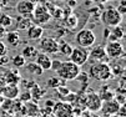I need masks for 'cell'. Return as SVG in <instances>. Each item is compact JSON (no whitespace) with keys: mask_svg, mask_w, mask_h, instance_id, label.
<instances>
[{"mask_svg":"<svg viewBox=\"0 0 126 117\" xmlns=\"http://www.w3.org/2000/svg\"><path fill=\"white\" fill-rule=\"evenodd\" d=\"M71 51H73V46H71L69 42H61L59 44V52L64 56H69L71 54Z\"/></svg>","mask_w":126,"mask_h":117,"instance_id":"28","label":"cell"},{"mask_svg":"<svg viewBox=\"0 0 126 117\" xmlns=\"http://www.w3.org/2000/svg\"><path fill=\"white\" fill-rule=\"evenodd\" d=\"M6 39V44L10 47H16L20 45V34L19 31L15 30V31H6V34L4 36Z\"/></svg>","mask_w":126,"mask_h":117,"instance_id":"17","label":"cell"},{"mask_svg":"<svg viewBox=\"0 0 126 117\" xmlns=\"http://www.w3.org/2000/svg\"><path fill=\"white\" fill-rule=\"evenodd\" d=\"M100 98H101V101H109V100H112L115 97V92L114 91H110L109 87H102L101 89V93L99 95Z\"/></svg>","mask_w":126,"mask_h":117,"instance_id":"27","label":"cell"},{"mask_svg":"<svg viewBox=\"0 0 126 117\" xmlns=\"http://www.w3.org/2000/svg\"><path fill=\"white\" fill-rule=\"evenodd\" d=\"M17 98H19L20 102L26 104V102L31 101V93H30L29 90H25V91H23V92L20 91V93H19V96H17Z\"/></svg>","mask_w":126,"mask_h":117,"instance_id":"31","label":"cell"},{"mask_svg":"<svg viewBox=\"0 0 126 117\" xmlns=\"http://www.w3.org/2000/svg\"><path fill=\"white\" fill-rule=\"evenodd\" d=\"M107 60H109V57H107V55H106L105 47L101 46V45L94 46L89 51L87 61H90L91 64H95V62H107Z\"/></svg>","mask_w":126,"mask_h":117,"instance_id":"8","label":"cell"},{"mask_svg":"<svg viewBox=\"0 0 126 117\" xmlns=\"http://www.w3.org/2000/svg\"><path fill=\"white\" fill-rule=\"evenodd\" d=\"M109 67L111 70L112 76H122L124 72H125V67H124V65L121 62L114 61L112 64H109Z\"/></svg>","mask_w":126,"mask_h":117,"instance_id":"23","label":"cell"},{"mask_svg":"<svg viewBox=\"0 0 126 117\" xmlns=\"http://www.w3.org/2000/svg\"><path fill=\"white\" fill-rule=\"evenodd\" d=\"M65 82H66V81L61 80V78L58 77V76H52V77H50V78L46 81V86H47L49 89H56V87H59V86H64Z\"/></svg>","mask_w":126,"mask_h":117,"instance_id":"25","label":"cell"},{"mask_svg":"<svg viewBox=\"0 0 126 117\" xmlns=\"http://www.w3.org/2000/svg\"><path fill=\"white\" fill-rule=\"evenodd\" d=\"M0 10H1V6H0Z\"/></svg>","mask_w":126,"mask_h":117,"instance_id":"49","label":"cell"},{"mask_svg":"<svg viewBox=\"0 0 126 117\" xmlns=\"http://www.w3.org/2000/svg\"><path fill=\"white\" fill-rule=\"evenodd\" d=\"M66 25L70 27V29H75L76 25H78V18L76 15H70L66 18Z\"/></svg>","mask_w":126,"mask_h":117,"instance_id":"33","label":"cell"},{"mask_svg":"<svg viewBox=\"0 0 126 117\" xmlns=\"http://www.w3.org/2000/svg\"><path fill=\"white\" fill-rule=\"evenodd\" d=\"M24 67H25V70H26L29 74H31V75L41 76L43 72H44V70H43V69H41L35 61H30V62L25 64V65H24Z\"/></svg>","mask_w":126,"mask_h":117,"instance_id":"20","label":"cell"},{"mask_svg":"<svg viewBox=\"0 0 126 117\" xmlns=\"http://www.w3.org/2000/svg\"><path fill=\"white\" fill-rule=\"evenodd\" d=\"M101 104H102V101H101L100 96L96 92H90L86 96V107L89 110L96 112L101 108Z\"/></svg>","mask_w":126,"mask_h":117,"instance_id":"13","label":"cell"},{"mask_svg":"<svg viewBox=\"0 0 126 117\" xmlns=\"http://www.w3.org/2000/svg\"><path fill=\"white\" fill-rule=\"evenodd\" d=\"M35 62H36L40 67L45 71V70H50V66H51V59L47 54L44 52H39L36 59H35Z\"/></svg>","mask_w":126,"mask_h":117,"instance_id":"19","label":"cell"},{"mask_svg":"<svg viewBox=\"0 0 126 117\" xmlns=\"http://www.w3.org/2000/svg\"><path fill=\"white\" fill-rule=\"evenodd\" d=\"M52 113L55 117H73L74 110L69 102H55L52 107Z\"/></svg>","mask_w":126,"mask_h":117,"instance_id":"10","label":"cell"},{"mask_svg":"<svg viewBox=\"0 0 126 117\" xmlns=\"http://www.w3.org/2000/svg\"><path fill=\"white\" fill-rule=\"evenodd\" d=\"M24 107H25V111L29 112L28 115L31 116V117L39 115V112H40V108L38 107V104H36V102H31V101H29V102L24 104Z\"/></svg>","mask_w":126,"mask_h":117,"instance_id":"24","label":"cell"},{"mask_svg":"<svg viewBox=\"0 0 126 117\" xmlns=\"http://www.w3.org/2000/svg\"><path fill=\"white\" fill-rule=\"evenodd\" d=\"M120 106H121V105L116 101V100L112 98V100H109V101H102L100 110H101L105 115H107V116H112V115H116V113H117Z\"/></svg>","mask_w":126,"mask_h":117,"instance_id":"12","label":"cell"},{"mask_svg":"<svg viewBox=\"0 0 126 117\" xmlns=\"http://www.w3.org/2000/svg\"><path fill=\"white\" fill-rule=\"evenodd\" d=\"M0 25L3 27H9L13 25V18L8 14H0Z\"/></svg>","mask_w":126,"mask_h":117,"instance_id":"30","label":"cell"},{"mask_svg":"<svg viewBox=\"0 0 126 117\" xmlns=\"http://www.w3.org/2000/svg\"><path fill=\"white\" fill-rule=\"evenodd\" d=\"M119 1H121V0H119Z\"/></svg>","mask_w":126,"mask_h":117,"instance_id":"50","label":"cell"},{"mask_svg":"<svg viewBox=\"0 0 126 117\" xmlns=\"http://www.w3.org/2000/svg\"><path fill=\"white\" fill-rule=\"evenodd\" d=\"M11 64L15 66L16 69H20V67H24V65L26 64V60L21 56V54H19V55H15L11 59Z\"/></svg>","mask_w":126,"mask_h":117,"instance_id":"29","label":"cell"},{"mask_svg":"<svg viewBox=\"0 0 126 117\" xmlns=\"http://www.w3.org/2000/svg\"><path fill=\"white\" fill-rule=\"evenodd\" d=\"M114 98L116 100L120 105H124L125 104V93H122V92H116Z\"/></svg>","mask_w":126,"mask_h":117,"instance_id":"35","label":"cell"},{"mask_svg":"<svg viewBox=\"0 0 126 117\" xmlns=\"http://www.w3.org/2000/svg\"><path fill=\"white\" fill-rule=\"evenodd\" d=\"M3 101H4V97L0 95V106H1V104H3Z\"/></svg>","mask_w":126,"mask_h":117,"instance_id":"47","label":"cell"},{"mask_svg":"<svg viewBox=\"0 0 126 117\" xmlns=\"http://www.w3.org/2000/svg\"><path fill=\"white\" fill-rule=\"evenodd\" d=\"M13 102H14V100H10V98H4V101L1 104V107L4 112L6 113H10L11 112V107H13Z\"/></svg>","mask_w":126,"mask_h":117,"instance_id":"32","label":"cell"},{"mask_svg":"<svg viewBox=\"0 0 126 117\" xmlns=\"http://www.w3.org/2000/svg\"><path fill=\"white\" fill-rule=\"evenodd\" d=\"M116 9H117V11H119L121 15H124V14L126 13V1H125V0H121L120 4H119V6H117Z\"/></svg>","mask_w":126,"mask_h":117,"instance_id":"37","label":"cell"},{"mask_svg":"<svg viewBox=\"0 0 126 117\" xmlns=\"http://www.w3.org/2000/svg\"><path fill=\"white\" fill-rule=\"evenodd\" d=\"M89 76L96 81H109L112 77L109 64L106 62H95L91 64L89 69Z\"/></svg>","mask_w":126,"mask_h":117,"instance_id":"2","label":"cell"},{"mask_svg":"<svg viewBox=\"0 0 126 117\" xmlns=\"http://www.w3.org/2000/svg\"><path fill=\"white\" fill-rule=\"evenodd\" d=\"M8 1H9V0H0V6H1V8H4V6H6V4H8Z\"/></svg>","mask_w":126,"mask_h":117,"instance_id":"44","label":"cell"},{"mask_svg":"<svg viewBox=\"0 0 126 117\" xmlns=\"http://www.w3.org/2000/svg\"><path fill=\"white\" fill-rule=\"evenodd\" d=\"M25 31H26V36L29 40H40L44 34L43 27L36 24H31Z\"/></svg>","mask_w":126,"mask_h":117,"instance_id":"15","label":"cell"},{"mask_svg":"<svg viewBox=\"0 0 126 117\" xmlns=\"http://www.w3.org/2000/svg\"><path fill=\"white\" fill-rule=\"evenodd\" d=\"M5 85H6V83L4 82V80H3V78H0V93H1L3 89L5 87Z\"/></svg>","mask_w":126,"mask_h":117,"instance_id":"42","label":"cell"},{"mask_svg":"<svg viewBox=\"0 0 126 117\" xmlns=\"http://www.w3.org/2000/svg\"><path fill=\"white\" fill-rule=\"evenodd\" d=\"M76 5V0H69V6H75Z\"/></svg>","mask_w":126,"mask_h":117,"instance_id":"45","label":"cell"},{"mask_svg":"<svg viewBox=\"0 0 126 117\" xmlns=\"http://www.w3.org/2000/svg\"><path fill=\"white\" fill-rule=\"evenodd\" d=\"M1 117H14V116H13L11 113H6V112H5V113L1 116Z\"/></svg>","mask_w":126,"mask_h":117,"instance_id":"46","label":"cell"},{"mask_svg":"<svg viewBox=\"0 0 126 117\" xmlns=\"http://www.w3.org/2000/svg\"><path fill=\"white\" fill-rule=\"evenodd\" d=\"M54 105H55V102H54L52 100H47V101H46V104H45V107H49V108H51V110H52Z\"/></svg>","mask_w":126,"mask_h":117,"instance_id":"41","label":"cell"},{"mask_svg":"<svg viewBox=\"0 0 126 117\" xmlns=\"http://www.w3.org/2000/svg\"><path fill=\"white\" fill-rule=\"evenodd\" d=\"M60 65H61V61H60V60H51L50 70H52V71H55V72H56V70L60 67Z\"/></svg>","mask_w":126,"mask_h":117,"instance_id":"38","label":"cell"},{"mask_svg":"<svg viewBox=\"0 0 126 117\" xmlns=\"http://www.w3.org/2000/svg\"><path fill=\"white\" fill-rule=\"evenodd\" d=\"M30 1H32V3H35V1H36V0H30Z\"/></svg>","mask_w":126,"mask_h":117,"instance_id":"48","label":"cell"},{"mask_svg":"<svg viewBox=\"0 0 126 117\" xmlns=\"http://www.w3.org/2000/svg\"><path fill=\"white\" fill-rule=\"evenodd\" d=\"M124 29L120 26V25H117V26H112L111 27V31H110V34H109V41H115V40H121L122 38H124Z\"/></svg>","mask_w":126,"mask_h":117,"instance_id":"21","label":"cell"},{"mask_svg":"<svg viewBox=\"0 0 126 117\" xmlns=\"http://www.w3.org/2000/svg\"><path fill=\"white\" fill-rule=\"evenodd\" d=\"M109 34H110V30L107 27H105V30H104V38L107 39V38H109Z\"/></svg>","mask_w":126,"mask_h":117,"instance_id":"43","label":"cell"},{"mask_svg":"<svg viewBox=\"0 0 126 117\" xmlns=\"http://www.w3.org/2000/svg\"><path fill=\"white\" fill-rule=\"evenodd\" d=\"M29 91H30V93H31V100H34V101H39V100L45 95V90L41 89L36 82L34 83L32 87H31Z\"/></svg>","mask_w":126,"mask_h":117,"instance_id":"22","label":"cell"},{"mask_svg":"<svg viewBox=\"0 0 126 117\" xmlns=\"http://www.w3.org/2000/svg\"><path fill=\"white\" fill-rule=\"evenodd\" d=\"M39 51L35 46H31V45H26L23 50H21V56L26 60V61H35L36 59Z\"/></svg>","mask_w":126,"mask_h":117,"instance_id":"18","label":"cell"},{"mask_svg":"<svg viewBox=\"0 0 126 117\" xmlns=\"http://www.w3.org/2000/svg\"><path fill=\"white\" fill-rule=\"evenodd\" d=\"M20 93V89L17 85H5V87L1 91V95L4 98H10V100H16Z\"/></svg>","mask_w":126,"mask_h":117,"instance_id":"16","label":"cell"},{"mask_svg":"<svg viewBox=\"0 0 126 117\" xmlns=\"http://www.w3.org/2000/svg\"><path fill=\"white\" fill-rule=\"evenodd\" d=\"M87 57H89V50L81 46L73 47V51L69 55L70 61H73L75 65L80 66V67L87 62Z\"/></svg>","mask_w":126,"mask_h":117,"instance_id":"7","label":"cell"},{"mask_svg":"<svg viewBox=\"0 0 126 117\" xmlns=\"http://www.w3.org/2000/svg\"><path fill=\"white\" fill-rule=\"evenodd\" d=\"M81 72L80 66L75 65L73 61H61L60 67L56 70L58 77H60L64 81H73L75 78H78L79 74Z\"/></svg>","mask_w":126,"mask_h":117,"instance_id":"1","label":"cell"},{"mask_svg":"<svg viewBox=\"0 0 126 117\" xmlns=\"http://www.w3.org/2000/svg\"><path fill=\"white\" fill-rule=\"evenodd\" d=\"M76 44L81 47H85V49H89V47H91L94 46L95 41H96V36L95 34L91 31V30H89V29H82L80 30L78 34H76Z\"/></svg>","mask_w":126,"mask_h":117,"instance_id":"5","label":"cell"},{"mask_svg":"<svg viewBox=\"0 0 126 117\" xmlns=\"http://www.w3.org/2000/svg\"><path fill=\"white\" fill-rule=\"evenodd\" d=\"M34 8H35V3L30 1V0H20L16 4L15 9L21 16H29V15H31Z\"/></svg>","mask_w":126,"mask_h":117,"instance_id":"14","label":"cell"},{"mask_svg":"<svg viewBox=\"0 0 126 117\" xmlns=\"http://www.w3.org/2000/svg\"><path fill=\"white\" fill-rule=\"evenodd\" d=\"M55 90L58 91V93H59V96H60V98H61V100H63L65 96H67V95L71 92V91H70V90H69V89L65 86V85H64V86H59V87H56Z\"/></svg>","mask_w":126,"mask_h":117,"instance_id":"34","label":"cell"},{"mask_svg":"<svg viewBox=\"0 0 126 117\" xmlns=\"http://www.w3.org/2000/svg\"><path fill=\"white\" fill-rule=\"evenodd\" d=\"M17 31H23V30H26L30 25H31V20L29 18H26V16H21V18L17 19Z\"/></svg>","mask_w":126,"mask_h":117,"instance_id":"26","label":"cell"},{"mask_svg":"<svg viewBox=\"0 0 126 117\" xmlns=\"http://www.w3.org/2000/svg\"><path fill=\"white\" fill-rule=\"evenodd\" d=\"M9 61H10V59H9L8 54L4 55V56H1V57H0V66H6L9 64Z\"/></svg>","mask_w":126,"mask_h":117,"instance_id":"39","label":"cell"},{"mask_svg":"<svg viewBox=\"0 0 126 117\" xmlns=\"http://www.w3.org/2000/svg\"><path fill=\"white\" fill-rule=\"evenodd\" d=\"M0 78H3L6 85H19L21 81V76H20L19 71H17V69L5 71L4 74H1Z\"/></svg>","mask_w":126,"mask_h":117,"instance_id":"11","label":"cell"},{"mask_svg":"<svg viewBox=\"0 0 126 117\" xmlns=\"http://www.w3.org/2000/svg\"><path fill=\"white\" fill-rule=\"evenodd\" d=\"M101 21L106 27H112L117 26L122 21V15L117 11L116 8L109 6L101 13Z\"/></svg>","mask_w":126,"mask_h":117,"instance_id":"3","label":"cell"},{"mask_svg":"<svg viewBox=\"0 0 126 117\" xmlns=\"http://www.w3.org/2000/svg\"><path fill=\"white\" fill-rule=\"evenodd\" d=\"M105 47V51H106V55L109 59H112V60H117L120 57H124L125 56V50H124V46L119 41V40H115V41H109L106 44Z\"/></svg>","mask_w":126,"mask_h":117,"instance_id":"6","label":"cell"},{"mask_svg":"<svg viewBox=\"0 0 126 117\" xmlns=\"http://www.w3.org/2000/svg\"><path fill=\"white\" fill-rule=\"evenodd\" d=\"M31 15H32V21L36 25H40V26L47 24L50 21V19H51V15H50L49 9L45 5H43V4L35 5Z\"/></svg>","mask_w":126,"mask_h":117,"instance_id":"4","label":"cell"},{"mask_svg":"<svg viewBox=\"0 0 126 117\" xmlns=\"http://www.w3.org/2000/svg\"><path fill=\"white\" fill-rule=\"evenodd\" d=\"M8 52H9V50H8L6 44H5V42H3L1 40H0V57L4 56V55H6Z\"/></svg>","mask_w":126,"mask_h":117,"instance_id":"36","label":"cell"},{"mask_svg":"<svg viewBox=\"0 0 126 117\" xmlns=\"http://www.w3.org/2000/svg\"><path fill=\"white\" fill-rule=\"evenodd\" d=\"M39 49L41 50V52L47 54V55L56 54V52H59V42L54 38H45V39L40 40Z\"/></svg>","mask_w":126,"mask_h":117,"instance_id":"9","label":"cell"},{"mask_svg":"<svg viewBox=\"0 0 126 117\" xmlns=\"http://www.w3.org/2000/svg\"><path fill=\"white\" fill-rule=\"evenodd\" d=\"M5 34H6V29L0 25V40H1V39L5 36Z\"/></svg>","mask_w":126,"mask_h":117,"instance_id":"40","label":"cell"}]
</instances>
